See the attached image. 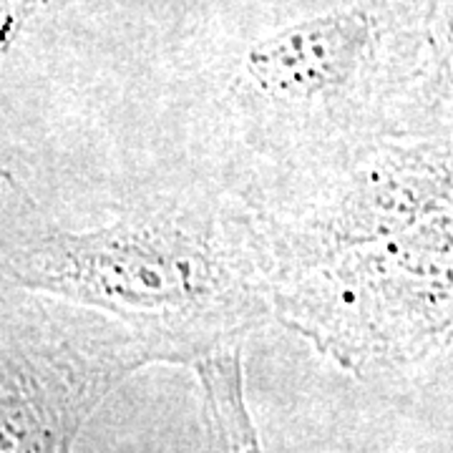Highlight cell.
<instances>
[{
  "label": "cell",
  "instance_id": "1",
  "mask_svg": "<svg viewBox=\"0 0 453 453\" xmlns=\"http://www.w3.org/2000/svg\"><path fill=\"white\" fill-rule=\"evenodd\" d=\"M3 267L18 288L159 340L184 365L242 345L275 312L255 211L210 196H151L64 226L3 172Z\"/></svg>",
  "mask_w": 453,
  "mask_h": 453
},
{
  "label": "cell",
  "instance_id": "2",
  "mask_svg": "<svg viewBox=\"0 0 453 453\" xmlns=\"http://www.w3.org/2000/svg\"><path fill=\"white\" fill-rule=\"evenodd\" d=\"M421 61L418 23L395 0H356L257 35L237 58L234 121L270 157L312 177L401 136V96Z\"/></svg>",
  "mask_w": 453,
  "mask_h": 453
},
{
  "label": "cell",
  "instance_id": "3",
  "mask_svg": "<svg viewBox=\"0 0 453 453\" xmlns=\"http://www.w3.org/2000/svg\"><path fill=\"white\" fill-rule=\"evenodd\" d=\"M121 383L119 363L88 338L43 330L3 345L0 453H73L83 423Z\"/></svg>",
  "mask_w": 453,
  "mask_h": 453
},
{
  "label": "cell",
  "instance_id": "4",
  "mask_svg": "<svg viewBox=\"0 0 453 453\" xmlns=\"http://www.w3.org/2000/svg\"><path fill=\"white\" fill-rule=\"evenodd\" d=\"M192 368L202 383L214 453H265L244 401L242 345L217 350Z\"/></svg>",
  "mask_w": 453,
  "mask_h": 453
}]
</instances>
